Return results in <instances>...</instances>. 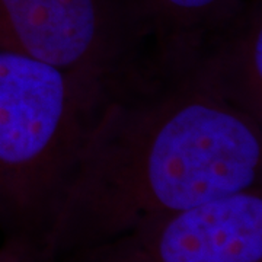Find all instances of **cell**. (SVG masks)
I'll return each mask as SVG.
<instances>
[{
	"label": "cell",
	"instance_id": "7a4b0ae2",
	"mask_svg": "<svg viewBox=\"0 0 262 262\" xmlns=\"http://www.w3.org/2000/svg\"><path fill=\"white\" fill-rule=\"evenodd\" d=\"M130 88V86H128ZM115 88L0 50V232L35 255Z\"/></svg>",
	"mask_w": 262,
	"mask_h": 262
},
{
	"label": "cell",
	"instance_id": "3957f363",
	"mask_svg": "<svg viewBox=\"0 0 262 262\" xmlns=\"http://www.w3.org/2000/svg\"><path fill=\"white\" fill-rule=\"evenodd\" d=\"M0 50L115 88L158 72L139 0H0Z\"/></svg>",
	"mask_w": 262,
	"mask_h": 262
},
{
	"label": "cell",
	"instance_id": "5b68a950",
	"mask_svg": "<svg viewBox=\"0 0 262 262\" xmlns=\"http://www.w3.org/2000/svg\"><path fill=\"white\" fill-rule=\"evenodd\" d=\"M181 73L262 122V0H246Z\"/></svg>",
	"mask_w": 262,
	"mask_h": 262
},
{
	"label": "cell",
	"instance_id": "6da1fadb",
	"mask_svg": "<svg viewBox=\"0 0 262 262\" xmlns=\"http://www.w3.org/2000/svg\"><path fill=\"white\" fill-rule=\"evenodd\" d=\"M261 173L262 122L187 73H156L103 106L37 262H56L144 220L261 187Z\"/></svg>",
	"mask_w": 262,
	"mask_h": 262
},
{
	"label": "cell",
	"instance_id": "52a82bcc",
	"mask_svg": "<svg viewBox=\"0 0 262 262\" xmlns=\"http://www.w3.org/2000/svg\"><path fill=\"white\" fill-rule=\"evenodd\" d=\"M0 262H37V259L25 246L3 241L0 245Z\"/></svg>",
	"mask_w": 262,
	"mask_h": 262
},
{
	"label": "cell",
	"instance_id": "277c9868",
	"mask_svg": "<svg viewBox=\"0 0 262 262\" xmlns=\"http://www.w3.org/2000/svg\"><path fill=\"white\" fill-rule=\"evenodd\" d=\"M56 262H262V188L144 220Z\"/></svg>",
	"mask_w": 262,
	"mask_h": 262
},
{
	"label": "cell",
	"instance_id": "8992f818",
	"mask_svg": "<svg viewBox=\"0 0 262 262\" xmlns=\"http://www.w3.org/2000/svg\"><path fill=\"white\" fill-rule=\"evenodd\" d=\"M246 0H139L153 32V61L162 73H181L217 29Z\"/></svg>",
	"mask_w": 262,
	"mask_h": 262
}]
</instances>
